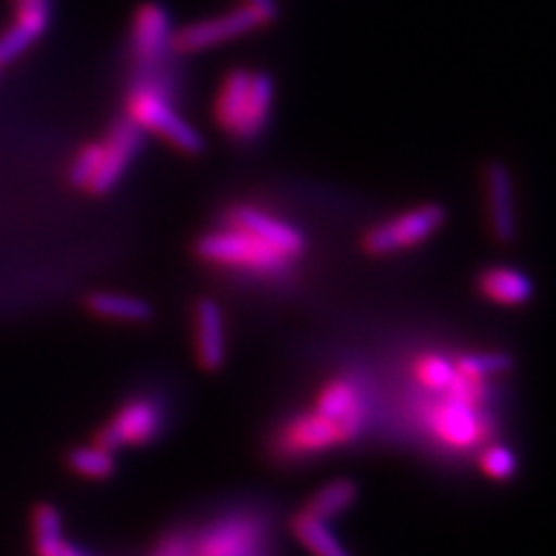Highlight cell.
Returning <instances> with one entry per match:
<instances>
[{"label": "cell", "mask_w": 556, "mask_h": 556, "mask_svg": "<svg viewBox=\"0 0 556 556\" xmlns=\"http://www.w3.org/2000/svg\"><path fill=\"white\" fill-rule=\"evenodd\" d=\"M0 65H3V63H0Z\"/></svg>", "instance_id": "4dcf8cb0"}, {"label": "cell", "mask_w": 556, "mask_h": 556, "mask_svg": "<svg viewBox=\"0 0 556 556\" xmlns=\"http://www.w3.org/2000/svg\"><path fill=\"white\" fill-rule=\"evenodd\" d=\"M447 212L439 202H427L408 212L396 214L390 220H382L362 239V247L371 255H390L420 247L433 232H439L445 223Z\"/></svg>", "instance_id": "3957f363"}, {"label": "cell", "mask_w": 556, "mask_h": 556, "mask_svg": "<svg viewBox=\"0 0 556 556\" xmlns=\"http://www.w3.org/2000/svg\"><path fill=\"white\" fill-rule=\"evenodd\" d=\"M480 292L490 302L503 306H521L533 298L531 278L513 267H490L480 274Z\"/></svg>", "instance_id": "e0dca14e"}, {"label": "cell", "mask_w": 556, "mask_h": 556, "mask_svg": "<svg viewBox=\"0 0 556 556\" xmlns=\"http://www.w3.org/2000/svg\"><path fill=\"white\" fill-rule=\"evenodd\" d=\"M174 28L161 3L139 5L130 26V51L139 73H155L172 51Z\"/></svg>", "instance_id": "5b68a950"}, {"label": "cell", "mask_w": 556, "mask_h": 556, "mask_svg": "<svg viewBox=\"0 0 556 556\" xmlns=\"http://www.w3.org/2000/svg\"><path fill=\"white\" fill-rule=\"evenodd\" d=\"M316 413L334 420L341 431V441L351 443L367 427V402L353 380L337 378L329 380L316 399Z\"/></svg>", "instance_id": "9c48e42d"}, {"label": "cell", "mask_w": 556, "mask_h": 556, "mask_svg": "<svg viewBox=\"0 0 556 556\" xmlns=\"http://www.w3.org/2000/svg\"><path fill=\"white\" fill-rule=\"evenodd\" d=\"M274 108V79L267 73H253L251 75V89L247 104L239 118V126L235 130V139L239 142H253L265 132L267 121Z\"/></svg>", "instance_id": "2e32d148"}, {"label": "cell", "mask_w": 556, "mask_h": 556, "mask_svg": "<svg viewBox=\"0 0 556 556\" xmlns=\"http://www.w3.org/2000/svg\"><path fill=\"white\" fill-rule=\"evenodd\" d=\"M251 75L253 73L247 67H235L220 81V89L214 102V118L218 128L228 135H235L239 126L243 104H247L251 89Z\"/></svg>", "instance_id": "ac0fdd59"}, {"label": "cell", "mask_w": 556, "mask_h": 556, "mask_svg": "<svg viewBox=\"0 0 556 556\" xmlns=\"http://www.w3.org/2000/svg\"><path fill=\"white\" fill-rule=\"evenodd\" d=\"M482 471L494 478V480H508L517 471V459L513 455V450L506 445H490L480 457Z\"/></svg>", "instance_id": "4316f807"}, {"label": "cell", "mask_w": 556, "mask_h": 556, "mask_svg": "<svg viewBox=\"0 0 556 556\" xmlns=\"http://www.w3.org/2000/svg\"><path fill=\"white\" fill-rule=\"evenodd\" d=\"M267 24L271 22L263 12L253 10L251 5H239L235 10L206 16V20L174 30L172 51H177V54H198V51H206L243 38V35H249Z\"/></svg>", "instance_id": "277c9868"}, {"label": "cell", "mask_w": 556, "mask_h": 556, "mask_svg": "<svg viewBox=\"0 0 556 556\" xmlns=\"http://www.w3.org/2000/svg\"><path fill=\"white\" fill-rule=\"evenodd\" d=\"M513 369V357L506 353H482V355H464L457 364L455 371L468 378L486 380L496 374H506Z\"/></svg>", "instance_id": "cb8c5ba5"}, {"label": "cell", "mask_w": 556, "mask_h": 556, "mask_svg": "<svg viewBox=\"0 0 556 556\" xmlns=\"http://www.w3.org/2000/svg\"><path fill=\"white\" fill-rule=\"evenodd\" d=\"M247 5H251L257 12H263L269 22H274L276 16H278V3H276V0H247Z\"/></svg>", "instance_id": "f1b7e54d"}, {"label": "cell", "mask_w": 556, "mask_h": 556, "mask_svg": "<svg viewBox=\"0 0 556 556\" xmlns=\"http://www.w3.org/2000/svg\"><path fill=\"white\" fill-rule=\"evenodd\" d=\"M89 308L100 318L118 323H149L153 308L132 294L121 292H96L89 298Z\"/></svg>", "instance_id": "d6986e66"}, {"label": "cell", "mask_w": 556, "mask_h": 556, "mask_svg": "<svg viewBox=\"0 0 556 556\" xmlns=\"http://www.w3.org/2000/svg\"><path fill=\"white\" fill-rule=\"evenodd\" d=\"M33 538L38 556H59L67 545L63 541L61 515L54 506H38L33 513Z\"/></svg>", "instance_id": "7402d4cb"}, {"label": "cell", "mask_w": 556, "mask_h": 556, "mask_svg": "<svg viewBox=\"0 0 556 556\" xmlns=\"http://www.w3.org/2000/svg\"><path fill=\"white\" fill-rule=\"evenodd\" d=\"M341 431L334 420L313 413H302L283 425L276 437V455L281 459H304L341 445Z\"/></svg>", "instance_id": "52a82bcc"}, {"label": "cell", "mask_w": 556, "mask_h": 556, "mask_svg": "<svg viewBox=\"0 0 556 556\" xmlns=\"http://www.w3.org/2000/svg\"><path fill=\"white\" fill-rule=\"evenodd\" d=\"M195 348L206 371H216L225 362V318L220 306L202 298L195 304Z\"/></svg>", "instance_id": "9a60e30c"}, {"label": "cell", "mask_w": 556, "mask_h": 556, "mask_svg": "<svg viewBox=\"0 0 556 556\" xmlns=\"http://www.w3.org/2000/svg\"><path fill=\"white\" fill-rule=\"evenodd\" d=\"M292 533L300 538V543L313 556H351L345 552V547L337 541V535L329 531L327 521L313 517L306 510L292 517Z\"/></svg>", "instance_id": "ffe728a7"}, {"label": "cell", "mask_w": 556, "mask_h": 556, "mask_svg": "<svg viewBox=\"0 0 556 556\" xmlns=\"http://www.w3.org/2000/svg\"><path fill=\"white\" fill-rule=\"evenodd\" d=\"M263 538V525L255 517L220 519L193 545V556H253Z\"/></svg>", "instance_id": "8fae6325"}, {"label": "cell", "mask_w": 556, "mask_h": 556, "mask_svg": "<svg viewBox=\"0 0 556 556\" xmlns=\"http://www.w3.org/2000/svg\"><path fill=\"white\" fill-rule=\"evenodd\" d=\"M126 116L144 132L161 135L181 153L198 155L206 147L200 130L177 112L165 84L153 73H139L132 81L126 96Z\"/></svg>", "instance_id": "6da1fadb"}, {"label": "cell", "mask_w": 556, "mask_h": 556, "mask_svg": "<svg viewBox=\"0 0 556 556\" xmlns=\"http://www.w3.org/2000/svg\"><path fill=\"white\" fill-rule=\"evenodd\" d=\"M59 556H84L79 549H75V547H70V545H65L63 547V552L59 554Z\"/></svg>", "instance_id": "f546056e"}, {"label": "cell", "mask_w": 556, "mask_h": 556, "mask_svg": "<svg viewBox=\"0 0 556 556\" xmlns=\"http://www.w3.org/2000/svg\"><path fill=\"white\" fill-rule=\"evenodd\" d=\"M228 225H235V228L255 235L257 239H263L271 249L283 253L290 260L300 257L306 249V239L300 230H294L292 225L263 212V208L232 206L228 212Z\"/></svg>", "instance_id": "7c38bea8"}, {"label": "cell", "mask_w": 556, "mask_h": 556, "mask_svg": "<svg viewBox=\"0 0 556 556\" xmlns=\"http://www.w3.org/2000/svg\"><path fill=\"white\" fill-rule=\"evenodd\" d=\"M98 165H100V142L81 147L75 155L73 165H70V169H67L70 184L77 188H89L91 179L98 172Z\"/></svg>", "instance_id": "484cf974"}, {"label": "cell", "mask_w": 556, "mask_h": 556, "mask_svg": "<svg viewBox=\"0 0 556 556\" xmlns=\"http://www.w3.org/2000/svg\"><path fill=\"white\" fill-rule=\"evenodd\" d=\"M357 498V484L353 480H334L325 484L323 490L308 501V506L304 508L313 517L318 519H332L348 510Z\"/></svg>", "instance_id": "44dd1931"}, {"label": "cell", "mask_w": 556, "mask_h": 556, "mask_svg": "<svg viewBox=\"0 0 556 556\" xmlns=\"http://www.w3.org/2000/svg\"><path fill=\"white\" fill-rule=\"evenodd\" d=\"M67 464L79 476L93 478V480L110 478L114 473V459L110 455V450H104L100 445L73 450L67 457Z\"/></svg>", "instance_id": "603a6c76"}, {"label": "cell", "mask_w": 556, "mask_h": 556, "mask_svg": "<svg viewBox=\"0 0 556 556\" xmlns=\"http://www.w3.org/2000/svg\"><path fill=\"white\" fill-rule=\"evenodd\" d=\"M51 20V0H16V22L0 35V63L14 61L40 38Z\"/></svg>", "instance_id": "5bb4252c"}, {"label": "cell", "mask_w": 556, "mask_h": 556, "mask_svg": "<svg viewBox=\"0 0 556 556\" xmlns=\"http://www.w3.org/2000/svg\"><path fill=\"white\" fill-rule=\"evenodd\" d=\"M151 556H193V543L186 533H169L155 545Z\"/></svg>", "instance_id": "83f0119b"}, {"label": "cell", "mask_w": 556, "mask_h": 556, "mask_svg": "<svg viewBox=\"0 0 556 556\" xmlns=\"http://www.w3.org/2000/svg\"><path fill=\"white\" fill-rule=\"evenodd\" d=\"M161 408L151 399H132L116 413L114 420L98 433V445L116 450L121 445H142L161 431Z\"/></svg>", "instance_id": "30bf717a"}, {"label": "cell", "mask_w": 556, "mask_h": 556, "mask_svg": "<svg viewBox=\"0 0 556 556\" xmlns=\"http://www.w3.org/2000/svg\"><path fill=\"white\" fill-rule=\"evenodd\" d=\"M142 139L144 130L135 126L128 116L114 121L108 137L100 142V165L86 190L93 195L110 193L135 161L139 149H142Z\"/></svg>", "instance_id": "8992f818"}, {"label": "cell", "mask_w": 556, "mask_h": 556, "mask_svg": "<svg viewBox=\"0 0 556 556\" xmlns=\"http://www.w3.org/2000/svg\"><path fill=\"white\" fill-rule=\"evenodd\" d=\"M195 253L204 263L265 276L281 274L292 263L290 257L271 249L263 239H257L255 235L241 228H235V225L198 237Z\"/></svg>", "instance_id": "7a4b0ae2"}, {"label": "cell", "mask_w": 556, "mask_h": 556, "mask_svg": "<svg viewBox=\"0 0 556 556\" xmlns=\"http://www.w3.org/2000/svg\"><path fill=\"white\" fill-rule=\"evenodd\" d=\"M429 429L441 443L455 450L473 447L486 437L480 406L459 402V399L447 394L429 413Z\"/></svg>", "instance_id": "ba28073f"}, {"label": "cell", "mask_w": 556, "mask_h": 556, "mask_svg": "<svg viewBox=\"0 0 556 556\" xmlns=\"http://www.w3.org/2000/svg\"><path fill=\"white\" fill-rule=\"evenodd\" d=\"M484 186L492 232L501 243H510L517 235L515 181L510 169L503 163H490L484 169Z\"/></svg>", "instance_id": "4fadbf2b"}, {"label": "cell", "mask_w": 556, "mask_h": 556, "mask_svg": "<svg viewBox=\"0 0 556 556\" xmlns=\"http://www.w3.org/2000/svg\"><path fill=\"white\" fill-rule=\"evenodd\" d=\"M415 376L427 390L445 392L455 378V364L441 355H425L415 362Z\"/></svg>", "instance_id": "d4e9b609"}]
</instances>
